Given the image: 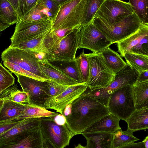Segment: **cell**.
Here are the masks:
<instances>
[{
	"label": "cell",
	"mask_w": 148,
	"mask_h": 148,
	"mask_svg": "<svg viewBox=\"0 0 148 148\" xmlns=\"http://www.w3.org/2000/svg\"><path fill=\"white\" fill-rule=\"evenodd\" d=\"M49 13L47 10L37 1L36 5L31 9L22 21L24 23L39 21L49 19Z\"/></svg>",
	"instance_id": "d6a6232c"
},
{
	"label": "cell",
	"mask_w": 148,
	"mask_h": 148,
	"mask_svg": "<svg viewBox=\"0 0 148 148\" xmlns=\"http://www.w3.org/2000/svg\"><path fill=\"white\" fill-rule=\"evenodd\" d=\"M40 126V118L23 119L10 129L0 134V145L21 133L32 131Z\"/></svg>",
	"instance_id": "2e32d148"
},
{
	"label": "cell",
	"mask_w": 148,
	"mask_h": 148,
	"mask_svg": "<svg viewBox=\"0 0 148 148\" xmlns=\"http://www.w3.org/2000/svg\"><path fill=\"white\" fill-rule=\"evenodd\" d=\"M59 114L49 110L43 107L27 104H25L23 114L18 119L53 117Z\"/></svg>",
	"instance_id": "484cf974"
},
{
	"label": "cell",
	"mask_w": 148,
	"mask_h": 148,
	"mask_svg": "<svg viewBox=\"0 0 148 148\" xmlns=\"http://www.w3.org/2000/svg\"><path fill=\"white\" fill-rule=\"evenodd\" d=\"M100 53L107 66L115 74L127 65L121 55L110 47L104 49Z\"/></svg>",
	"instance_id": "cb8c5ba5"
},
{
	"label": "cell",
	"mask_w": 148,
	"mask_h": 148,
	"mask_svg": "<svg viewBox=\"0 0 148 148\" xmlns=\"http://www.w3.org/2000/svg\"><path fill=\"white\" fill-rule=\"evenodd\" d=\"M81 134L86 140V148H113V134L92 132Z\"/></svg>",
	"instance_id": "ffe728a7"
},
{
	"label": "cell",
	"mask_w": 148,
	"mask_h": 148,
	"mask_svg": "<svg viewBox=\"0 0 148 148\" xmlns=\"http://www.w3.org/2000/svg\"><path fill=\"white\" fill-rule=\"evenodd\" d=\"M47 82L50 97L59 95L69 86L58 84L52 80H48Z\"/></svg>",
	"instance_id": "60d3db41"
},
{
	"label": "cell",
	"mask_w": 148,
	"mask_h": 148,
	"mask_svg": "<svg viewBox=\"0 0 148 148\" xmlns=\"http://www.w3.org/2000/svg\"><path fill=\"white\" fill-rule=\"evenodd\" d=\"M120 120L115 116L109 114L95 122L82 133L113 134L118 130L121 129L119 125Z\"/></svg>",
	"instance_id": "ac0fdd59"
},
{
	"label": "cell",
	"mask_w": 148,
	"mask_h": 148,
	"mask_svg": "<svg viewBox=\"0 0 148 148\" xmlns=\"http://www.w3.org/2000/svg\"><path fill=\"white\" fill-rule=\"evenodd\" d=\"M59 5H60L62 4L65 1H66L67 0H54Z\"/></svg>",
	"instance_id": "f907efd6"
},
{
	"label": "cell",
	"mask_w": 148,
	"mask_h": 148,
	"mask_svg": "<svg viewBox=\"0 0 148 148\" xmlns=\"http://www.w3.org/2000/svg\"><path fill=\"white\" fill-rule=\"evenodd\" d=\"M49 32L40 37L10 45L9 47L37 53L43 52L51 54L47 48L46 42V36Z\"/></svg>",
	"instance_id": "d4e9b609"
},
{
	"label": "cell",
	"mask_w": 148,
	"mask_h": 148,
	"mask_svg": "<svg viewBox=\"0 0 148 148\" xmlns=\"http://www.w3.org/2000/svg\"><path fill=\"white\" fill-rule=\"evenodd\" d=\"M147 35L148 24H143L135 33L117 43L118 51L121 57H123L125 53L129 52L131 48Z\"/></svg>",
	"instance_id": "44dd1931"
},
{
	"label": "cell",
	"mask_w": 148,
	"mask_h": 148,
	"mask_svg": "<svg viewBox=\"0 0 148 148\" xmlns=\"http://www.w3.org/2000/svg\"><path fill=\"white\" fill-rule=\"evenodd\" d=\"M22 119H17L11 121L0 122V134L15 126Z\"/></svg>",
	"instance_id": "b9f144b4"
},
{
	"label": "cell",
	"mask_w": 148,
	"mask_h": 148,
	"mask_svg": "<svg viewBox=\"0 0 148 148\" xmlns=\"http://www.w3.org/2000/svg\"><path fill=\"white\" fill-rule=\"evenodd\" d=\"M123 57L127 64L139 73L148 70V56L127 52Z\"/></svg>",
	"instance_id": "f546056e"
},
{
	"label": "cell",
	"mask_w": 148,
	"mask_h": 148,
	"mask_svg": "<svg viewBox=\"0 0 148 148\" xmlns=\"http://www.w3.org/2000/svg\"><path fill=\"white\" fill-rule=\"evenodd\" d=\"M117 148H145L143 142L132 143Z\"/></svg>",
	"instance_id": "7bdbcfd3"
},
{
	"label": "cell",
	"mask_w": 148,
	"mask_h": 148,
	"mask_svg": "<svg viewBox=\"0 0 148 148\" xmlns=\"http://www.w3.org/2000/svg\"><path fill=\"white\" fill-rule=\"evenodd\" d=\"M11 25L3 23L0 20V32L10 26Z\"/></svg>",
	"instance_id": "c3c4849f"
},
{
	"label": "cell",
	"mask_w": 148,
	"mask_h": 148,
	"mask_svg": "<svg viewBox=\"0 0 148 148\" xmlns=\"http://www.w3.org/2000/svg\"><path fill=\"white\" fill-rule=\"evenodd\" d=\"M39 66L42 73L51 80L62 85L69 86L78 84L50 64L46 60H38Z\"/></svg>",
	"instance_id": "e0dca14e"
},
{
	"label": "cell",
	"mask_w": 148,
	"mask_h": 148,
	"mask_svg": "<svg viewBox=\"0 0 148 148\" xmlns=\"http://www.w3.org/2000/svg\"><path fill=\"white\" fill-rule=\"evenodd\" d=\"M75 60L82 82L87 83L89 75V63L86 54L84 51L76 58Z\"/></svg>",
	"instance_id": "d590c367"
},
{
	"label": "cell",
	"mask_w": 148,
	"mask_h": 148,
	"mask_svg": "<svg viewBox=\"0 0 148 148\" xmlns=\"http://www.w3.org/2000/svg\"><path fill=\"white\" fill-rule=\"evenodd\" d=\"M1 34H0V36Z\"/></svg>",
	"instance_id": "db71d44e"
},
{
	"label": "cell",
	"mask_w": 148,
	"mask_h": 148,
	"mask_svg": "<svg viewBox=\"0 0 148 148\" xmlns=\"http://www.w3.org/2000/svg\"><path fill=\"white\" fill-rule=\"evenodd\" d=\"M37 2L47 10L53 20L58 12L59 5L54 0H38Z\"/></svg>",
	"instance_id": "ab89813d"
},
{
	"label": "cell",
	"mask_w": 148,
	"mask_h": 148,
	"mask_svg": "<svg viewBox=\"0 0 148 148\" xmlns=\"http://www.w3.org/2000/svg\"><path fill=\"white\" fill-rule=\"evenodd\" d=\"M87 0H67L59 5L52 21V29H72L81 26Z\"/></svg>",
	"instance_id": "277c9868"
},
{
	"label": "cell",
	"mask_w": 148,
	"mask_h": 148,
	"mask_svg": "<svg viewBox=\"0 0 148 148\" xmlns=\"http://www.w3.org/2000/svg\"><path fill=\"white\" fill-rule=\"evenodd\" d=\"M134 12L129 2L119 0H104L94 17H99L111 24Z\"/></svg>",
	"instance_id": "4fadbf2b"
},
{
	"label": "cell",
	"mask_w": 148,
	"mask_h": 148,
	"mask_svg": "<svg viewBox=\"0 0 148 148\" xmlns=\"http://www.w3.org/2000/svg\"><path fill=\"white\" fill-rule=\"evenodd\" d=\"M139 74L137 70L127 64L122 70L116 74L114 80L108 87L85 93L107 107L109 98L113 91L127 85L133 86L136 83Z\"/></svg>",
	"instance_id": "52a82bcc"
},
{
	"label": "cell",
	"mask_w": 148,
	"mask_h": 148,
	"mask_svg": "<svg viewBox=\"0 0 148 148\" xmlns=\"http://www.w3.org/2000/svg\"><path fill=\"white\" fill-rule=\"evenodd\" d=\"M133 133L127 129L124 131L121 129L115 131L113 133V148H117L139 140L133 135Z\"/></svg>",
	"instance_id": "4dcf8cb0"
},
{
	"label": "cell",
	"mask_w": 148,
	"mask_h": 148,
	"mask_svg": "<svg viewBox=\"0 0 148 148\" xmlns=\"http://www.w3.org/2000/svg\"><path fill=\"white\" fill-rule=\"evenodd\" d=\"M0 98L4 100L24 103H29L28 94L20 90L17 84L10 87L5 90L0 95Z\"/></svg>",
	"instance_id": "f1b7e54d"
},
{
	"label": "cell",
	"mask_w": 148,
	"mask_h": 148,
	"mask_svg": "<svg viewBox=\"0 0 148 148\" xmlns=\"http://www.w3.org/2000/svg\"><path fill=\"white\" fill-rule=\"evenodd\" d=\"M43 138L40 126L14 137L0 148H42Z\"/></svg>",
	"instance_id": "9a60e30c"
},
{
	"label": "cell",
	"mask_w": 148,
	"mask_h": 148,
	"mask_svg": "<svg viewBox=\"0 0 148 148\" xmlns=\"http://www.w3.org/2000/svg\"><path fill=\"white\" fill-rule=\"evenodd\" d=\"M0 20L10 25L19 21L18 16L8 0H0Z\"/></svg>",
	"instance_id": "83f0119b"
},
{
	"label": "cell",
	"mask_w": 148,
	"mask_h": 148,
	"mask_svg": "<svg viewBox=\"0 0 148 148\" xmlns=\"http://www.w3.org/2000/svg\"><path fill=\"white\" fill-rule=\"evenodd\" d=\"M3 62L4 66L8 68L14 74H18L40 81H47L24 70L16 64L6 61H3Z\"/></svg>",
	"instance_id": "74e56055"
},
{
	"label": "cell",
	"mask_w": 148,
	"mask_h": 148,
	"mask_svg": "<svg viewBox=\"0 0 148 148\" xmlns=\"http://www.w3.org/2000/svg\"><path fill=\"white\" fill-rule=\"evenodd\" d=\"M22 90L29 96L28 104L44 107L50 96L47 81H42L15 74Z\"/></svg>",
	"instance_id": "7c38bea8"
},
{
	"label": "cell",
	"mask_w": 148,
	"mask_h": 148,
	"mask_svg": "<svg viewBox=\"0 0 148 148\" xmlns=\"http://www.w3.org/2000/svg\"><path fill=\"white\" fill-rule=\"evenodd\" d=\"M82 27L72 29L61 38L56 36L52 29L49 32L46 38L47 46L54 59L63 60H75Z\"/></svg>",
	"instance_id": "3957f363"
},
{
	"label": "cell",
	"mask_w": 148,
	"mask_h": 148,
	"mask_svg": "<svg viewBox=\"0 0 148 148\" xmlns=\"http://www.w3.org/2000/svg\"><path fill=\"white\" fill-rule=\"evenodd\" d=\"M147 81H148V70L139 72L136 82Z\"/></svg>",
	"instance_id": "f6af8a7d"
},
{
	"label": "cell",
	"mask_w": 148,
	"mask_h": 148,
	"mask_svg": "<svg viewBox=\"0 0 148 148\" xmlns=\"http://www.w3.org/2000/svg\"><path fill=\"white\" fill-rule=\"evenodd\" d=\"M143 141L144 143L145 148H148V136H146Z\"/></svg>",
	"instance_id": "681fc988"
},
{
	"label": "cell",
	"mask_w": 148,
	"mask_h": 148,
	"mask_svg": "<svg viewBox=\"0 0 148 148\" xmlns=\"http://www.w3.org/2000/svg\"><path fill=\"white\" fill-rule=\"evenodd\" d=\"M47 60L53 67L74 79L78 84L83 83L79 74L75 60H63L51 58Z\"/></svg>",
	"instance_id": "7402d4cb"
},
{
	"label": "cell",
	"mask_w": 148,
	"mask_h": 148,
	"mask_svg": "<svg viewBox=\"0 0 148 148\" xmlns=\"http://www.w3.org/2000/svg\"><path fill=\"white\" fill-rule=\"evenodd\" d=\"M72 29H68L56 30H53L52 29V30H53L55 35L58 38H61L64 36Z\"/></svg>",
	"instance_id": "bcb514c9"
},
{
	"label": "cell",
	"mask_w": 148,
	"mask_h": 148,
	"mask_svg": "<svg viewBox=\"0 0 148 148\" xmlns=\"http://www.w3.org/2000/svg\"><path fill=\"white\" fill-rule=\"evenodd\" d=\"M25 104L4 100L0 111V122L18 119L23 114Z\"/></svg>",
	"instance_id": "603a6c76"
},
{
	"label": "cell",
	"mask_w": 148,
	"mask_h": 148,
	"mask_svg": "<svg viewBox=\"0 0 148 148\" xmlns=\"http://www.w3.org/2000/svg\"><path fill=\"white\" fill-rule=\"evenodd\" d=\"M92 21L112 44L134 33L144 24L134 12L113 24L108 23L99 17H94Z\"/></svg>",
	"instance_id": "7a4b0ae2"
},
{
	"label": "cell",
	"mask_w": 148,
	"mask_h": 148,
	"mask_svg": "<svg viewBox=\"0 0 148 148\" xmlns=\"http://www.w3.org/2000/svg\"><path fill=\"white\" fill-rule=\"evenodd\" d=\"M52 20L47 19L28 23L22 20L16 23L14 33L10 38V45L36 38L47 33L52 29Z\"/></svg>",
	"instance_id": "30bf717a"
},
{
	"label": "cell",
	"mask_w": 148,
	"mask_h": 148,
	"mask_svg": "<svg viewBox=\"0 0 148 148\" xmlns=\"http://www.w3.org/2000/svg\"><path fill=\"white\" fill-rule=\"evenodd\" d=\"M4 102V100L0 98V111L1 110Z\"/></svg>",
	"instance_id": "816d5d0a"
},
{
	"label": "cell",
	"mask_w": 148,
	"mask_h": 148,
	"mask_svg": "<svg viewBox=\"0 0 148 148\" xmlns=\"http://www.w3.org/2000/svg\"><path fill=\"white\" fill-rule=\"evenodd\" d=\"M107 108L109 114L126 121L136 109L133 86L127 85L114 91L109 98Z\"/></svg>",
	"instance_id": "5b68a950"
},
{
	"label": "cell",
	"mask_w": 148,
	"mask_h": 148,
	"mask_svg": "<svg viewBox=\"0 0 148 148\" xmlns=\"http://www.w3.org/2000/svg\"><path fill=\"white\" fill-rule=\"evenodd\" d=\"M1 58L2 61L16 64L46 81L52 80L42 72L38 63V60L32 51L9 47L2 53Z\"/></svg>",
	"instance_id": "ba28073f"
},
{
	"label": "cell",
	"mask_w": 148,
	"mask_h": 148,
	"mask_svg": "<svg viewBox=\"0 0 148 148\" xmlns=\"http://www.w3.org/2000/svg\"><path fill=\"white\" fill-rule=\"evenodd\" d=\"M16 12L20 21L22 20L37 4L38 0H8Z\"/></svg>",
	"instance_id": "1f68e13d"
},
{
	"label": "cell",
	"mask_w": 148,
	"mask_h": 148,
	"mask_svg": "<svg viewBox=\"0 0 148 148\" xmlns=\"http://www.w3.org/2000/svg\"><path fill=\"white\" fill-rule=\"evenodd\" d=\"M88 87L87 83L70 86L59 95L48 98L43 107L47 109L53 110L62 114L66 106L85 92Z\"/></svg>",
	"instance_id": "5bb4252c"
},
{
	"label": "cell",
	"mask_w": 148,
	"mask_h": 148,
	"mask_svg": "<svg viewBox=\"0 0 148 148\" xmlns=\"http://www.w3.org/2000/svg\"><path fill=\"white\" fill-rule=\"evenodd\" d=\"M42 148H56L47 140L43 138Z\"/></svg>",
	"instance_id": "7dc6e473"
},
{
	"label": "cell",
	"mask_w": 148,
	"mask_h": 148,
	"mask_svg": "<svg viewBox=\"0 0 148 148\" xmlns=\"http://www.w3.org/2000/svg\"><path fill=\"white\" fill-rule=\"evenodd\" d=\"M12 74L0 63V94L14 84Z\"/></svg>",
	"instance_id": "8d00e7d4"
},
{
	"label": "cell",
	"mask_w": 148,
	"mask_h": 148,
	"mask_svg": "<svg viewBox=\"0 0 148 148\" xmlns=\"http://www.w3.org/2000/svg\"><path fill=\"white\" fill-rule=\"evenodd\" d=\"M132 86L136 109L148 106V81L136 82Z\"/></svg>",
	"instance_id": "4316f807"
},
{
	"label": "cell",
	"mask_w": 148,
	"mask_h": 148,
	"mask_svg": "<svg viewBox=\"0 0 148 148\" xmlns=\"http://www.w3.org/2000/svg\"><path fill=\"white\" fill-rule=\"evenodd\" d=\"M129 52L148 56V35L143 38Z\"/></svg>",
	"instance_id": "f35d334b"
},
{
	"label": "cell",
	"mask_w": 148,
	"mask_h": 148,
	"mask_svg": "<svg viewBox=\"0 0 148 148\" xmlns=\"http://www.w3.org/2000/svg\"><path fill=\"white\" fill-rule=\"evenodd\" d=\"M70 114L65 117L69 128L75 135L81 134L95 122L109 114L106 106L85 92L71 103Z\"/></svg>",
	"instance_id": "6da1fadb"
},
{
	"label": "cell",
	"mask_w": 148,
	"mask_h": 148,
	"mask_svg": "<svg viewBox=\"0 0 148 148\" xmlns=\"http://www.w3.org/2000/svg\"><path fill=\"white\" fill-rule=\"evenodd\" d=\"M111 42L98 29L92 21L82 27L80 32L78 49H89L100 53L109 47Z\"/></svg>",
	"instance_id": "8fae6325"
},
{
	"label": "cell",
	"mask_w": 148,
	"mask_h": 148,
	"mask_svg": "<svg viewBox=\"0 0 148 148\" xmlns=\"http://www.w3.org/2000/svg\"><path fill=\"white\" fill-rule=\"evenodd\" d=\"M127 130L134 132L148 128V106L136 109L126 121Z\"/></svg>",
	"instance_id": "d6986e66"
},
{
	"label": "cell",
	"mask_w": 148,
	"mask_h": 148,
	"mask_svg": "<svg viewBox=\"0 0 148 148\" xmlns=\"http://www.w3.org/2000/svg\"><path fill=\"white\" fill-rule=\"evenodd\" d=\"M129 2L142 23L148 24V0H130Z\"/></svg>",
	"instance_id": "e575fe53"
},
{
	"label": "cell",
	"mask_w": 148,
	"mask_h": 148,
	"mask_svg": "<svg viewBox=\"0 0 148 148\" xmlns=\"http://www.w3.org/2000/svg\"><path fill=\"white\" fill-rule=\"evenodd\" d=\"M104 0H87L81 26L83 27L90 23Z\"/></svg>",
	"instance_id": "836d02e7"
},
{
	"label": "cell",
	"mask_w": 148,
	"mask_h": 148,
	"mask_svg": "<svg viewBox=\"0 0 148 148\" xmlns=\"http://www.w3.org/2000/svg\"><path fill=\"white\" fill-rule=\"evenodd\" d=\"M74 148H86V147L83 146L80 144H79Z\"/></svg>",
	"instance_id": "f5cc1de1"
},
{
	"label": "cell",
	"mask_w": 148,
	"mask_h": 148,
	"mask_svg": "<svg viewBox=\"0 0 148 148\" xmlns=\"http://www.w3.org/2000/svg\"><path fill=\"white\" fill-rule=\"evenodd\" d=\"M86 55L89 63L88 87L91 91L107 87L114 80L116 74L107 66L100 53Z\"/></svg>",
	"instance_id": "8992f818"
},
{
	"label": "cell",
	"mask_w": 148,
	"mask_h": 148,
	"mask_svg": "<svg viewBox=\"0 0 148 148\" xmlns=\"http://www.w3.org/2000/svg\"><path fill=\"white\" fill-rule=\"evenodd\" d=\"M53 118L54 121L58 125H64L66 124L65 117L60 114L59 113Z\"/></svg>",
	"instance_id": "ee69618b"
},
{
	"label": "cell",
	"mask_w": 148,
	"mask_h": 148,
	"mask_svg": "<svg viewBox=\"0 0 148 148\" xmlns=\"http://www.w3.org/2000/svg\"><path fill=\"white\" fill-rule=\"evenodd\" d=\"M40 127L43 139L48 140L56 148H64L74 136L66 124H57L53 117L40 118Z\"/></svg>",
	"instance_id": "9c48e42d"
}]
</instances>
